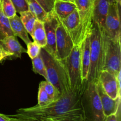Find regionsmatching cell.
Returning <instances> with one entry per match:
<instances>
[{"mask_svg":"<svg viewBox=\"0 0 121 121\" xmlns=\"http://www.w3.org/2000/svg\"><path fill=\"white\" fill-rule=\"evenodd\" d=\"M51 101L45 91L42 84L40 83L39 85V92H38V105L43 106L50 103Z\"/></svg>","mask_w":121,"mask_h":121,"instance_id":"26","label":"cell"},{"mask_svg":"<svg viewBox=\"0 0 121 121\" xmlns=\"http://www.w3.org/2000/svg\"><path fill=\"white\" fill-rule=\"evenodd\" d=\"M9 20L11 28L14 36L20 37L26 45L31 41L20 17L16 14L13 17L9 18Z\"/></svg>","mask_w":121,"mask_h":121,"instance_id":"18","label":"cell"},{"mask_svg":"<svg viewBox=\"0 0 121 121\" xmlns=\"http://www.w3.org/2000/svg\"><path fill=\"white\" fill-rule=\"evenodd\" d=\"M104 38V65L103 70L118 76L121 71V40L116 41L106 35L102 30Z\"/></svg>","mask_w":121,"mask_h":121,"instance_id":"7","label":"cell"},{"mask_svg":"<svg viewBox=\"0 0 121 121\" xmlns=\"http://www.w3.org/2000/svg\"><path fill=\"white\" fill-rule=\"evenodd\" d=\"M121 107L120 105L118 107V110H117L115 114L111 115L106 117L104 121H121Z\"/></svg>","mask_w":121,"mask_h":121,"instance_id":"30","label":"cell"},{"mask_svg":"<svg viewBox=\"0 0 121 121\" xmlns=\"http://www.w3.org/2000/svg\"><path fill=\"white\" fill-rule=\"evenodd\" d=\"M58 21L59 19L53 11L48 13L46 20L43 21L46 34V46L44 48L53 56L56 52V28Z\"/></svg>","mask_w":121,"mask_h":121,"instance_id":"10","label":"cell"},{"mask_svg":"<svg viewBox=\"0 0 121 121\" xmlns=\"http://www.w3.org/2000/svg\"><path fill=\"white\" fill-rule=\"evenodd\" d=\"M40 83L43 86L45 91L47 93L51 102L56 100L61 96L58 90L56 88L55 86H53L49 82L46 80L44 81L41 82Z\"/></svg>","mask_w":121,"mask_h":121,"instance_id":"24","label":"cell"},{"mask_svg":"<svg viewBox=\"0 0 121 121\" xmlns=\"http://www.w3.org/2000/svg\"><path fill=\"white\" fill-rule=\"evenodd\" d=\"M27 53L31 59H33L40 54L41 47L34 41H30L27 44Z\"/></svg>","mask_w":121,"mask_h":121,"instance_id":"27","label":"cell"},{"mask_svg":"<svg viewBox=\"0 0 121 121\" xmlns=\"http://www.w3.org/2000/svg\"><path fill=\"white\" fill-rule=\"evenodd\" d=\"M97 81L86 82L82 93L81 105L83 121H104L106 118L97 91Z\"/></svg>","mask_w":121,"mask_h":121,"instance_id":"3","label":"cell"},{"mask_svg":"<svg viewBox=\"0 0 121 121\" xmlns=\"http://www.w3.org/2000/svg\"><path fill=\"white\" fill-rule=\"evenodd\" d=\"M96 87L105 117L115 114L118 107L121 105V96L117 99H112L104 91L99 80L96 82Z\"/></svg>","mask_w":121,"mask_h":121,"instance_id":"12","label":"cell"},{"mask_svg":"<svg viewBox=\"0 0 121 121\" xmlns=\"http://www.w3.org/2000/svg\"><path fill=\"white\" fill-rule=\"evenodd\" d=\"M20 19L26 28L28 34L31 35L35 25V21H37L36 16L30 10L21 12L20 13Z\"/></svg>","mask_w":121,"mask_h":121,"instance_id":"20","label":"cell"},{"mask_svg":"<svg viewBox=\"0 0 121 121\" xmlns=\"http://www.w3.org/2000/svg\"><path fill=\"white\" fill-rule=\"evenodd\" d=\"M82 93L71 89L47 105L19 109L8 116L29 121H83Z\"/></svg>","mask_w":121,"mask_h":121,"instance_id":"1","label":"cell"},{"mask_svg":"<svg viewBox=\"0 0 121 121\" xmlns=\"http://www.w3.org/2000/svg\"><path fill=\"white\" fill-rule=\"evenodd\" d=\"M0 46L5 50L11 53L13 57L20 58L22 53H27V50L20 44L16 37L10 35L0 40Z\"/></svg>","mask_w":121,"mask_h":121,"instance_id":"16","label":"cell"},{"mask_svg":"<svg viewBox=\"0 0 121 121\" xmlns=\"http://www.w3.org/2000/svg\"><path fill=\"white\" fill-rule=\"evenodd\" d=\"M32 60L33 63V70L35 73L40 74L45 79H47V73L44 63L41 57L40 54L36 57L34 58Z\"/></svg>","mask_w":121,"mask_h":121,"instance_id":"23","label":"cell"},{"mask_svg":"<svg viewBox=\"0 0 121 121\" xmlns=\"http://www.w3.org/2000/svg\"><path fill=\"white\" fill-rule=\"evenodd\" d=\"M90 48L91 61L87 82L97 81L99 79L104 65V38L102 29L94 22L90 34Z\"/></svg>","mask_w":121,"mask_h":121,"instance_id":"2","label":"cell"},{"mask_svg":"<svg viewBox=\"0 0 121 121\" xmlns=\"http://www.w3.org/2000/svg\"><path fill=\"white\" fill-rule=\"evenodd\" d=\"M103 30L106 35L116 41L121 40L120 9L115 0L110 4Z\"/></svg>","mask_w":121,"mask_h":121,"instance_id":"8","label":"cell"},{"mask_svg":"<svg viewBox=\"0 0 121 121\" xmlns=\"http://www.w3.org/2000/svg\"><path fill=\"white\" fill-rule=\"evenodd\" d=\"M81 68L82 78L84 83L87 82L91 61L90 34L86 38L81 46Z\"/></svg>","mask_w":121,"mask_h":121,"instance_id":"15","label":"cell"},{"mask_svg":"<svg viewBox=\"0 0 121 121\" xmlns=\"http://www.w3.org/2000/svg\"><path fill=\"white\" fill-rule=\"evenodd\" d=\"M60 21L71 37L74 43L80 25V17L77 8L74 9L70 15Z\"/></svg>","mask_w":121,"mask_h":121,"instance_id":"14","label":"cell"},{"mask_svg":"<svg viewBox=\"0 0 121 121\" xmlns=\"http://www.w3.org/2000/svg\"><path fill=\"white\" fill-rule=\"evenodd\" d=\"M105 93L112 99L121 96V86L118 84L117 76L107 70H102L99 79Z\"/></svg>","mask_w":121,"mask_h":121,"instance_id":"11","label":"cell"},{"mask_svg":"<svg viewBox=\"0 0 121 121\" xmlns=\"http://www.w3.org/2000/svg\"><path fill=\"white\" fill-rule=\"evenodd\" d=\"M65 1H72V2H74V0H65Z\"/></svg>","mask_w":121,"mask_h":121,"instance_id":"35","label":"cell"},{"mask_svg":"<svg viewBox=\"0 0 121 121\" xmlns=\"http://www.w3.org/2000/svg\"><path fill=\"white\" fill-rule=\"evenodd\" d=\"M40 54L46 66V80L55 86L60 95L70 91L68 76L61 61L56 59L44 48H41Z\"/></svg>","mask_w":121,"mask_h":121,"instance_id":"4","label":"cell"},{"mask_svg":"<svg viewBox=\"0 0 121 121\" xmlns=\"http://www.w3.org/2000/svg\"><path fill=\"white\" fill-rule=\"evenodd\" d=\"M31 35L34 42L39 44L41 48L46 47V34L43 21L37 20Z\"/></svg>","mask_w":121,"mask_h":121,"instance_id":"19","label":"cell"},{"mask_svg":"<svg viewBox=\"0 0 121 121\" xmlns=\"http://www.w3.org/2000/svg\"><path fill=\"white\" fill-rule=\"evenodd\" d=\"M9 119L10 117H8V115L0 113V121H9Z\"/></svg>","mask_w":121,"mask_h":121,"instance_id":"32","label":"cell"},{"mask_svg":"<svg viewBox=\"0 0 121 121\" xmlns=\"http://www.w3.org/2000/svg\"><path fill=\"white\" fill-rule=\"evenodd\" d=\"M81 46H74L69 55L60 60L64 66L69 80L70 89L83 92L85 84L82 78Z\"/></svg>","mask_w":121,"mask_h":121,"instance_id":"5","label":"cell"},{"mask_svg":"<svg viewBox=\"0 0 121 121\" xmlns=\"http://www.w3.org/2000/svg\"><path fill=\"white\" fill-rule=\"evenodd\" d=\"M45 12L48 14L53 11L55 0H36Z\"/></svg>","mask_w":121,"mask_h":121,"instance_id":"28","label":"cell"},{"mask_svg":"<svg viewBox=\"0 0 121 121\" xmlns=\"http://www.w3.org/2000/svg\"><path fill=\"white\" fill-rule=\"evenodd\" d=\"M8 117H9V116H8ZM9 121H27V120H25V119H20V118L10 117Z\"/></svg>","mask_w":121,"mask_h":121,"instance_id":"33","label":"cell"},{"mask_svg":"<svg viewBox=\"0 0 121 121\" xmlns=\"http://www.w3.org/2000/svg\"><path fill=\"white\" fill-rule=\"evenodd\" d=\"M28 7V9L36 16L37 20L44 21L47 17V14L36 0H26Z\"/></svg>","mask_w":121,"mask_h":121,"instance_id":"22","label":"cell"},{"mask_svg":"<svg viewBox=\"0 0 121 121\" xmlns=\"http://www.w3.org/2000/svg\"><path fill=\"white\" fill-rule=\"evenodd\" d=\"M114 0H94L93 9V22L103 28L108 13L110 4Z\"/></svg>","mask_w":121,"mask_h":121,"instance_id":"13","label":"cell"},{"mask_svg":"<svg viewBox=\"0 0 121 121\" xmlns=\"http://www.w3.org/2000/svg\"><path fill=\"white\" fill-rule=\"evenodd\" d=\"M8 57H13L11 53H8L7 51L5 50L3 47L0 46V61L3 60L4 59Z\"/></svg>","mask_w":121,"mask_h":121,"instance_id":"31","label":"cell"},{"mask_svg":"<svg viewBox=\"0 0 121 121\" xmlns=\"http://www.w3.org/2000/svg\"><path fill=\"white\" fill-rule=\"evenodd\" d=\"M11 1L13 2L17 13L20 14L21 12L29 10L26 0H11Z\"/></svg>","mask_w":121,"mask_h":121,"instance_id":"29","label":"cell"},{"mask_svg":"<svg viewBox=\"0 0 121 121\" xmlns=\"http://www.w3.org/2000/svg\"><path fill=\"white\" fill-rule=\"evenodd\" d=\"M74 3L79 12L80 25L74 44L81 46L93 28L94 0H74Z\"/></svg>","mask_w":121,"mask_h":121,"instance_id":"6","label":"cell"},{"mask_svg":"<svg viewBox=\"0 0 121 121\" xmlns=\"http://www.w3.org/2000/svg\"><path fill=\"white\" fill-rule=\"evenodd\" d=\"M0 4L4 14L8 18L13 17L17 14V11L11 0H0Z\"/></svg>","mask_w":121,"mask_h":121,"instance_id":"25","label":"cell"},{"mask_svg":"<svg viewBox=\"0 0 121 121\" xmlns=\"http://www.w3.org/2000/svg\"><path fill=\"white\" fill-rule=\"evenodd\" d=\"M116 2H117V5L118 6V8L120 9L121 8V0H115Z\"/></svg>","mask_w":121,"mask_h":121,"instance_id":"34","label":"cell"},{"mask_svg":"<svg viewBox=\"0 0 121 121\" xmlns=\"http://www.w3.org/2000/svg\"><path fill=\"white\" fill-rule=\"evenodd\" d=\"M72 39L59 20L56 28V52L54 57L59 60H62L67 57L74 47Z\"/></svg>","mask_w":121,"mask_h":121,"instance_id":"9","label":"cell"},{"mask_svg":"<svg viewBox=\"0 0 121 121\" xmlns=\"http://www.w3.org/2000/svg\"><path fill=\"white\" fill-rule=\"evenodd\" d=\"M10 35H14L8 18L5 15L0 4V40Z\"/></svg>","mask_w":121,"mask_h":121,"instance_id":"21","label":"cell"},{"mask_svg":"<svg viewBox=\"0 0 121 121\" xmlns=\"http://www.w3.org/2000/svg\"><path fill=\"white\" fill-rule=\"evenodd\" d=\"M76 8L74 2L65 0H55L53 12L57 18L59 20H61L70 15Z\"/></svg>","mask_w":121,"mask_h":121,"instance_id":"17","label":"cell"}]
</instances>
